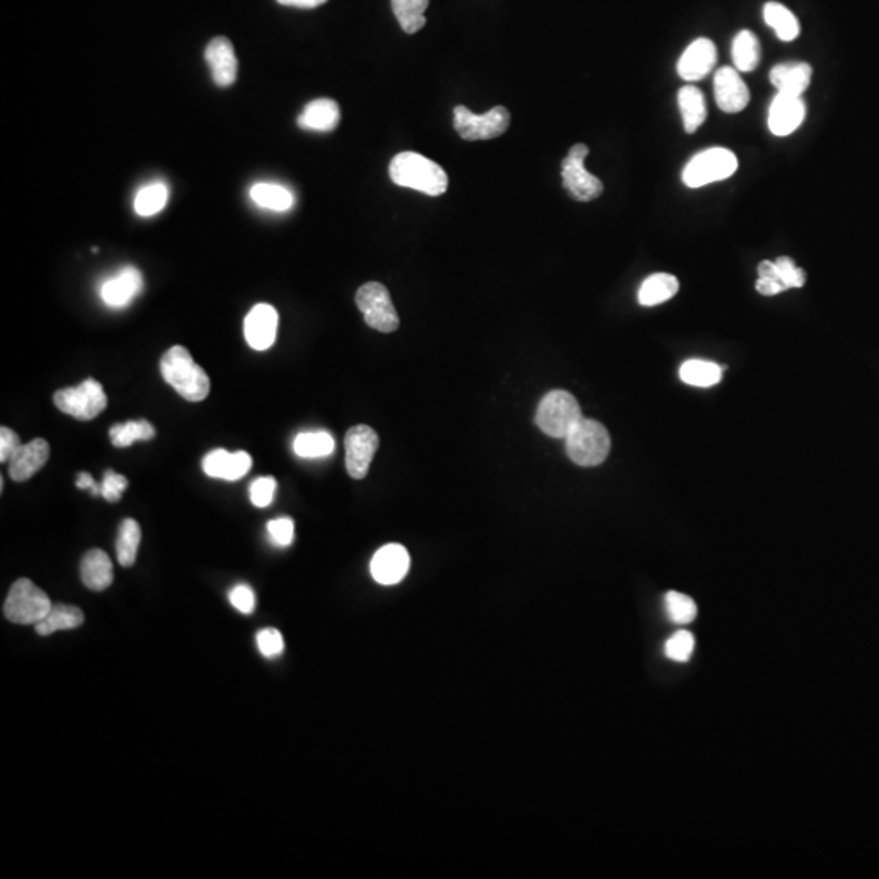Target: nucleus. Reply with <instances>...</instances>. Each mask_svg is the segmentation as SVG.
I'll use <instances>...</instances> for the list:
<instances>
[{"mask_svg":"<svg viewBox=\"0 0 879 879\" xmlns=\"http://www.w3.org/2000/svg\"><path fill=\"white\" fill-rule=\"evenodd\" d=\"M163 380L191 403H201L209 396L210 380L206 370L194 362L183 346H173L160 360Z\"/></svg>","mask_w":879,"mask_h":879,"instance_id":"obj_1","label":"nucleus"},{"mask_svg":"<svg viewBox=\"0 0 879 879\" xmlns=\"http://www.w3.org/2000/svg\"><path fill=\"white\" fill-rule=\"evenodd\" d=\"M390 178L398 186L414 189L427 196H442L448 188L445 170L416 152L396 155L390 163Z\"/></svg>","mask_w":879,"mask_h":879,"instance_id":"obj_2","label":"nucleus"},{"mask_svg":"<svg viewBox=\"0 0 879 879\" xmlns=\"http://www.w3.org/2000/svg\"><path fill=\"white\" fill-rule=\"evenodd\" d=\"M567 455L578 466H598L608 458L611 437L603 424L583 417L565 437Z\"/></svg>","mask_w":879,"mask_h":879,"instance_id":"obj_3","label":"nucleus"},{"mask_svg":"<svg viewBox=\"0 0 879 879\" xmlns=\"http://www.w3.org/2000/svg\"><path fill=\"white\" fill-rule=\"evenodd\" d=\"M51 608L53 603L40 586H36L28 578H20L12 585L7 595L4 616L20 626H36Z\"/></svg>","mask_w":879,"mask_h":879,"instance_id":"obj_4","label":"nucleus"},{"mask_svg":"<svg viewBox=\"0 0 879 879\" xmlns=\"http://www.w3.org/2000/svg\"><path fill=\"white\" fill-rule=\"evenodd\" d=\"M583 419L577 399L567 391L547 393L539 403L536 424L549 437L565 438L570 430Z\"/></svg>","mask_w":879,"mask_h":879,"instance_id":"obj_5","label":"nucleus"},{"mask_svg":"<svg viewBox=\"0 0 879 879\" xmlns=\"http://www.w3.org/2000/svg\"><path fill=\"white\" fill-rule=\"evenodd\" d=\"M736 170H738L736 155L723 147H713L700 152L687 163L683 171V181L687 188H702L715 181L730 178Z\"/></svg>","mask_w":879,"mask_h":879,"instance_id":"obj_6","label":"nucleus"},{"mask_svg":"<svg viewBox=\"0 0 879 879\" xmlns=\"http://www.w3.org/2000/svg\"><path fill=\"white\" fill-rule=\"evenodd\" d=\"M54 404L59 411L77 420H92L100 416L108 406L103 386L97 380H85L74 388H64L54 394Z\"/></svg>","mask_w":879,"mask_h":879,"instance_id":"obj_7","label":"nucleus"},{"mask_svg":"<svg viewBox=\"0 0 879 879\" xmlns=\"http://www.w3.org/2000/svg\"><path fill=\"white\" fill-rule=\"evenodd\" d=\"M355 303L370 328L380 333H393L399 328V316L391 302L390 292L380 282L362 285L355 295Z\"/></svg>","mask_w":879,"mask_h":879,"instance_id":"obj_8","label":"nucleus"},{"mask_svg":"<svg viewBox=\"0 0 879 879\" xmlns=\"http://www.w3.org/2000/svg\"><path fill=\"white\" fill-rule=\"evenodd\" d=\"M453 126L464 140H490L502 136L510 126V113L503 106H495L486 114H474L466 106H456Z\"/></svg>","mask_w":879,"mask_h":879,"instance_id":"obj_9","label":"nucleus"},{"mask_svg":"<svg viewBox=\"0 0 879 879\" xmlns=\"http://www.w3.org/2000/svg\"><path fill=\"white\" fill-rule=\"evenodd\" d=\"M588 147L585 144L573 145L569 155L562 162V183L567 193L580 202H590L603 194V183L600 178L591 175L585 168V158L588 155Z\"/></svg>","mask_w":879,"mask_h":879,"instance_id":"obj_10","label":"nucleus"},{"mask_svg":"<svg viewBox=\"0 0 879 879\" xmlns=\"http://www.w3.org/2000/svg\"><path fill=\"white\" fill-rule=\"evenodd\" d=\"M344 445L347 473L352 479H363L380 445L378 433L368 425H355L346 433Z\"/></svg>","mask_w":879,"mask_h":879,"instance_id":"obj_11","label":"nucleus"},{"mask_svg":"<svg viewBox=\"0 0 879 879\" xmlns=\"http://www.w3.org/2000/svg\"><path fill=\"white\" fill-rule=\"evenodd\" d=\"M806 105L803 98L788 93H777L769 111V129L774 136H790L803 124Z\"/></svg>","mask_w":879,"mask_h":879,"instance_id":"obj_12","label":"nucleus"},{"mask_svg":"<svg viewBox=\"0 0 879 879\" xmlns=\"http://www.w3.org/2000/svg\"><path fill=\"white\" fill-rule=\"evenodd\" d=\"M715 100L723 113H740L749 103V90L733 67H722L717 70L713 79Z\"/></svg>","mask_w":879,"mask_h":879,"instance_id":"obj_13","label":"nucleus"},{"mask_svg":"<svg viewBox=\"0 0 879 879\" xmlns=\"http://www.w3.org/2000/svg\"><path fill=\"white\" fill-rule=\"evenodd\" d=\"M409 565L411 559L406 547L401 544H386L373 556L370 572L380 585H396L406 577Z\"/></svg>","mask_w":879,"mask_h":879,"instance_id":"obj_14","label":"nucleus"},{"mask_svg":"<svg viewBox=\"0 0 879 879\" xmlns=\"http://www.w3.org/2000/svg\"><path fill=\"white\" fill-rule=\"evenodd\" d=\"M279 315L276 308L259 303L245 318V339L251 349L267 350L276 342Z\"/></svg>","mask_w":879,"mask_h":879,"instance_id":"obj_15","label":"nucleus"},{"mask_svg":"<svg viewBox=\"0 0 879 879\" xmlns=\"http://www.w3.org/2000/svg\"><path fill=\"white\" fill-rule=\"evenodd\" d=\"M204 57L215 84L224 88L235 84L238 77V59L232 41L224 36L214 38L207 44Z\"/></svg>","mask_w":879,"mask_h":879,"instance_id":"obj_16","label":"nucleus"},{"mask_svg":"<svg viewBox=\"0 0 879 879\" xmlns=\"http://www.w3.org/2000/svg\"><path fill=\"white\" fill-rule=\"evenodd\" d=\"M717 64V48L709 38H699L687 46L678 62V74L687 82H697L712 72Z\"/></svg>","mask_w":879,"mask_h":879,"instance_id":"obj_17","label":"nucleus"},{"mask_svg":"<svg viewBox=\"0 0 879 879\" xmlns=\"http://www.w3.org/2000/svg\"><path fill=\"white\" fill-rule=\"evenodd\" d=\"M142 285H144V280H142L139 269L132 266L123 267L116 276L106 279L101 284V300L108 307H126L139 295Z\"/></svg>","mask_w":879,"mask_h":879,"instance_id":"obj_18","label":"nucleus"},{"mask_svg":"<svg viewBox=\"0 0 879 879\" xmlns=\"http://www.w3.org/2000/svg\"><path fill=\"white\" fill-rule=\"evenodd\" d=\"M251 466L253 460L246 451L230 453L227 450H214L207 453L206 458L202 460V469L207 476L224 481H238L248 474Z\"/></svg>","mask_w":879,"mask_h":879,"instance_id":"obj_19","label":"nucleus"},{"mask_svg":"<svg viewBox=\"0 0 879 879\" xmlns=\"http://www.w3.org/2000/svg\"><path fill=\"white\" fill-rule=\"evenodd\" d=\"M49 443L44 438H35L18 448L9 461V474L15 482H25L35 476L49 460Z\"/></svg>","mask_w":879,"mask_h":879,"instance_id":"obj_20","label":"nucleus"},{"mask_svg":"<svg viewBox=\"0 0 879 879\" xmlns=\"http://www.w3.org/2000/svg\"><path fill=\"white\" fill-rule=\"evenodd\" d=\"M813 69L806 62H783L770 70V82L779 92L801 97L811 84Z\"/></svg>","mask_w":879,"mask_h":879,"instance_id":"obj_21","label":"nucleus"},{"mask_svg":"<svg viewBox=\"0 0 879 879\" xmlns=\"http://www.w3.org/2000/svg\"><path fill=\"white\" fill-rule=\"evenodd\" d=\"M341 119V111L336 101L329 98H318L305 106L303 113L298 116V126L305 131L331 132L336 129Z\"/></svg>","mask_w":879,"mask_h":879,"instance_id":"obj_22","label":"nucleus"},{"mask_svg":"<svg viewBox=\"0 0 879 879\" xmlns=\"http://www.w3.org/2000/svg\"><path fill=\"white\" fill-rule=\"evenodd\" d=\"M80 577L88 590L103 591L113 583V562L101 549H92L85 554L80 564Z\"/></svg>","mask_w":879,"mask_h":879,"instance_id":"obj_23","label":"nucleus"},{"mask_svg":"<svg viewBox=\"0 0 879 879\" xmlns=\"http://www.w3.org/2000/svg\"><path fill=\"white\" fill-rule=\"evenodd\" d=\"M85 621L82 609L70 604H53V608L36 624L35 629L38 634L43 637L54 634V632H62V630L77 629L82 626Z\"/></svg>","mask_w":879,"mask_h":879,"instance_id":"obj_24","label":"nucleus"},{"mask_svg":"<svg viewBox=\"0 0 879 879\" xmlns=\"http://www.w3.org/2000/svg\"><path fill=\"white\" fill-rule=\"evenodd\" d=\"M679 108L683 116L684 131L694 134L707 119L704 93L694 85H686L678 93Z\"/></svg>","mask_w":879,"mask_h":879,"instance_id":"obj_25","label":"nucleus"},{"mask_svg":"<svg viewBox=\"0 0 879 879\" xmlns=\"http://www.w3.org/2000/svg\"><path fill=\"white\" fill-rule=\"evenodd\" d=\"M679 280L671 274L660 272L643 280L639 290V303L642 307H655L668 302L678 293Z\"/></svg>","mask_w":879,"mask_h":879,"instance_id":"obj_26","label":"nucleus"},{"mask_svg":"<svg viewBox=\"0 0 879 879\" xmlns=\"http://www.w3.org/2000/svg\"><path fill=\"white\" fill-rule=\"evenodd\" d=\"M254 204L274 212H287L295 204V197L285 186L276 183L254 184L250 191Z\"/></svg>","mask_w":879,"mask_h":879,"instance_id":"obj_27","label":"nucleus"},{"mask_svg":"<svg viewBox=\"0 0 879 879\" xmlns=\"http://www.w3.org/2000/svg\"><path fill=\"white\" fill-rule=\"evenodd\" d=\"M764 20L775 31L777 38L785 43L796 40L800 35V23L795 15L779 2L764 5Z\"/></svg>","mask_w":879,"mask_h":879,"instance_id":"obj_28","label":"nucleus"},{"mask_svg":"<svg viewBox=\"0 0 879 879\" xmlns=\"http://www.w3.org/2000/svg\"><path fill=\"white\" fill-rule=\"evenodd\" d=\"M723 367L707 360H687L681 365L679 377L684 383L699 388H709L722 380Z\"/></svg>","mask_w":879,"mask_h":879,"instance_id":"obj_29","label":"nucleus"},{"mask_svg":"<svg viewBox=\"0 0 879 879\" xmlns=\"http://www.w3.org/2000/svg\"><path fill=\"white\" fill-rule=\"evenodd\" d=\"M429 2L430 0H391V9L407 35H414L425 27V10L429 7Z\"/></svg>","mask_w":879,"mask_h":879,"instance_id":"obj_30","label":"nucleus"},{"mask_svg":"<svg viewBox=\"0 0 879 879\" xmlns=\"http://www.w3.org/2000/svg\"><path fill=\"white\" fill-rule=\"evenodd\" d=\"M733 62L741 72H751L761 62V43L751 31L743 30L733 41Z\"/></svg>","mask_w":879,"mask_h":879,"instance_id":"obj_31","label":"nucleus"},{"mask_svg":"<svg viewBox=\"0 0 879 879\" xmlns=\"http://www.w3.org/2000/svg\"><path fill=\"white\" fill-rule=\"evenodd\" d=\"M140 538L142 531L140 525L132 518H126L119 525L118 538H116V554H118V562L123 567H132L137 559L139 552Z\"/></svg>","mask_w":879,"mask_h":879,"instance_id":"obj_32","label":"nucleus"},{"mask_svg":"<svg viewBox=\"0 0 879 879\" xmlns=\"http://www.w3.org/2000/svg\"><path fill=\"white\" fill-rule=\"evenodd\" d=\"M336 442L328 432H303L298 433L293 440V451L300 458H324L333 453Z\"/></svg>","mask_w":879,"mask_h":879,"instance_id":"obj_33","label":"nucleus"},{"mask_svg":"<svg viewBox=\"0 0 879 879\" xmlns=\"http://www.w3.org/2000/svg\"><path fill=\"white\" fill-rule=\"evenodd\" d=\"M155 437L154 425L147 420H129L124 424L113 425L110 429L111 443L116 448L131 447L139 440H152Z\"/></svg>","mask_w":879,"mask_h":879,"instance_id":"obj_34","label":"nucleus"},{"mask_svg":"<svg viewBox=\"0 0 879 879\" xmlns=\"http://www.w3.org/2000/svg\"><path fill=\"white\" fill-rule=\"evenodd\" d=\"M168 188L165 183L147 184L140 188L134 199V209L140 217H152L167 206Z\"/></svg>","mask_w":879,"mask_h":879,"instance_id":"obj_35","label":"nucleus"},{"mask_svg":"<svg viewBox=\"0 0 879 879\" xmlns=\"http://www.w3.org/2000/svg\"><path fill=\"white\" fill-rule=\"evenodd\" d=\"M666 613L671 622L678 626L691 624L697 616V606L692 598L678 591H670L665 596Z\"/></svg>","mask_w":879,"mask_h":879,"instance_id":"obj_36","label":"nucleus"},{"mask_svg":"<svg viewBox=\"0 0 879 879\" xmlns=\"http://www.w3.org/2000/svg\"><path fill=\"white\" fill-rule=\"evenodd\" d=\"M696 647L694 635L687 630H679L676 634L671 635L665 645V655L670 660L678 661V663H686L691 660L692 652Z\"/></svg>","mask_w":879,"mask_h":879,"instance_id":"obj_37","label":"nucleus"},{"mask_svg":"<svg viewBox=\"0 0 879 879\" xmlns=\"http://www.w3.org/2000/svg\"><path fill=\"white\" fill-rule=\"evenodd\" d=\"M782 284L788 289H800L806 284V274L801 267H796L795 261L788 256H780L775 261Z\"/></svg>","mask_w":879,"mask_h":879,"instance_id":"obj_38","label":"nucleus"},{"mask_svg":"<svg viewBox=\"0 0 879 879\" xmlns=\"http://www.w3.org/2000/svg\"><path fill=\"white\" fill-rule=\"evenodd\" d=\"M277 482L272 476L259 477L251 484L250 499L254 507H269L276 494Z\"/></svg>","mask_w":879,"mask_h":879,"instance_id":"obj_39","label":"nucleus"},{"mask_svg":"<svg viewBox=\"0 0 879 879\" xmlns=\"http://www.w3.org/2000/svg\"><path fill=\"white\" fill-rule=\"evenodd\" d=\"M256 643H258L259 652L266 658H276L280 653L284 652V637L277 629L259 630L256 635Z\"/></svg>","mask_w":879,"mask_h":879,"instance_id":"obj_40","label":"nucleus"},{"mask_svg":"<svg viewBox=\"0 0 879 879\" xmlns=\"http://www.w3.org/2000/svg\"><path fill=\"white\" fill-rule=\"evenodd\" d=\"M267 533L276 546L287 547L295 538V525L290 518H276L267 523Z\"/></svg>","mask_w":879,"mask_h":879,"instance_id":"obj_41","label":"nucleus"},{"mask_svg":"<svg viewBox=\"0 0 879 879\" xmlns=\"http://www.w3.org/2000/svg\"><path fill=\"white\" fill-rule=\"evenodd\" d=\"M126 487L127 477L114 473L113 469H110V471H106L105 477H103V482H101V495H103L108 502H119L121 497H123V492L126 490Z\"/></svg>","mask_w":879,"mask_h":879,"instance_id":"obj_42","label":"nucleus"},{"mask_svg":"<svg viewBox=\"0 0 879 879\" xmlns=\"http://www.w3.org/2000/svg\"><path fill=\"white\" fill-rule=\"evenodd\" d=\"M228 600L232 603L233 608L240 611L241 614H251L256 608V595L248 585H237L230 591Z\"/></svg>","mask_w":879,"mask_h":879,"instance_id":"obj_43","label":"nucleus"},{"mask_svg":"<svg viewBox=\"0 0 879 879\" xmlns=\"http://www.w3.org/2000/svg\"><path fill=\"white\" fill-rule=\"evenodd\" d=\"M22 445V440H20V437H18L14 430L9 429V427H2L0 429V461L2 463L12 460V456L17 453L18 448L22 447Z\"/></svg>","mask_w":879,"mask_h":879,"instance_id":"obj_44","label":"nucleus"},{"mask_svg":"<svg viewBox=\"0 0 879 879\" xmlns=\"http://www.w3.org/2000/svg\"><path fill=\"white\" fill-rule=\"evenodd\" d=\"M757 292L762 293V295H767V297H772V295H777V293L785 292V287H783L780 282L774 279H766V277H759L756 284Z\"/></svg>","mask_w":879,"mask_h":879,"instance_id":"obj_45","label":"nucleus"},{"mask_svg":"<svg viewBox=\"0 0 879 879\" xmlns=\"http://www.w3.org/2000/svg\"><path fill=\"white\" fill-rule=\"evenodd\" d=\"M75 486L82 490H92V494L95 495V497L101 495V486H98L95 479H93L92 474L80 473L79 476H77V481H75Z\"/></svg>","mask_w":879,"mask_h":879,"instance_id":"obj_46","label":"nucleus"},{"mask_svg":"<svg viewBox=\"0 0 879 879\" xmlns=\"http://www.w3.org/2000/svg\"><path fill=\"white\" fill-rule=\"evenodd\" d=\"M277 2L287 5V7H297V9H316V7L326 4L328 0H277Z\"/></svg>","mask_w":879,"mask_h":879,"instance_id":"obj_47","label":"nucleus"}]
</instances>
